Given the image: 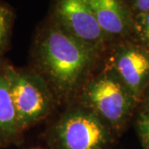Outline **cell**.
I'll list each match as a JSON object with an SVG mask.
<instances>
[{"label": "cell", "mask_w": 149, "mask_h": 149, "mask_svg": "<svg viewBox=\"0 0 149 149\" xmlns=\"http://www.w3.org/2000/svg\"><path fill=\"white\" fill-rule=\"evenodd\" d=\"M95 52L60 25L47 29L38 46L42 69L61 92L73 91L80 83L91 66Z\"/></svg>", "instance_id": "1"}, {"label": "cell", "mask_w": 149, "mask_h": 149, "mask_svg": "<svg viewBox=\"0 0 149 149\" xmlns=\"http://www.w3.org/2000/svg\"><path fill=\"white\" fill-rule=\"evenodd\" d=\"M86 104L100 118L113 126L126 121L135 100L113 74H104L90 82L84 92Z\"/></svg>", "instance_id": "2"}, {"label": "cell", "mask_w": 149, "mask_h": 149, "mask_svg": "<svg viewBox=\"0 0 149 149\" xmlns=\"http://www.w3.org/2000/svg\"><path fill=\"white\" fill-rule=\"evenodd\" d=\"M19 128L28 127L47 114L52 97L41 78L22 73L12 67L5 69Z\"/></svg>", "instance_id": "3"}, {"label": "cell", "mask_w": 149, "mask_h": 149, "mask_svg": "<svg viewBox=\"0 0 149 149\" xmlns=\"http://www.w3.org/2000/svg\"><path fill=\"white\" fill-rule=\"evenodd\" d=\"M60 149H104L109 131L95 113L75 110L65 114L56 126Z\"/></svg>", "instance_id": "4"}, {"label": "cell", "mask_w": 149, "mask_h": 149, "mask_svg": "<svg viewBox=\"0 0 149 149\" xmlns=\"http://www.w3.org/2000/svg\"><path fill=\"white\" fill-rule=\"evenodd\" d=\"M56 15L61 27L95 51L105 42L106 35L86 0H57Z\"/></svg>", "instance_id": "5"}, {"label": "cell", "mask_w": 149, "mask_h": 149, "mask_svg": "<svg viewBox=\"0 0 149 149\" xmlns=\"http://www.w3.org/2000/svg\"><path fill=\"white\" fill-rule=\"evenodd\" d=\"M113 74L138 101L149 81V50L128 44L118 48L113 57Z\"/></svg>", "instance_id": "6"}, {"label": "cell", "mask_w": 149, "mask_h": 149, "mask_svg": "<svg viewBox=\"0 0 149 149\" xmlns=\"http://www.w3.org/2000/svg\"><path fill=\"white\" fill-rule=\"evenodd\" d=\"M107 37H124L133 30V15L125 0H86Z\"/></svg>", "instance_id": "7"}, {"label": "cell", "mask_w": 149, "mask_h": 149, "mask_svg": "<svg viewBox=\"0 0 149 149\" xmlns=\"http://www.w3.org/2000/svg\"><path fill=\"white\" fill-rule=\"evenodd\" d=\"M16 112L6 72H0V137L8 138L19 131Z\"/></svg>", "instance_id": "8"}, {"label": "cell", "mask_w": 149, "mask_h": 149, "mask_svg": "<svg viewBox=\"0 0 149 149\" xmlns=\"http://www.w3.org/2000/svg\"><path fill=\"white\" fill-rule=\"evenodd\" d=\"M133 31L145 46L149 47V10L133 17Z\"/></svg>", "instance_id": "9"}, {"label": "cell", "mask_w": 149, "mask_h": 149, "mask_svg": "<svg viewBox=\"0 0 149 149\" xmlns=\"http://www.w3.org/2000/svg\"><path fill=\"white\" fill-rule=\"evenodd\" d=\"M12 13L4 5L0 4V51L3 48L9 34Z\"/></svg>", "instance_id": "10"}, {"label": "cell", "mask_w": 149, "mask_h": 149, "mask_svg": "<svg viewBox=\"0 0 149 149\" xmlns=\"http://www.w3.org/2000/svg\"><path fill=\"white\" fill-rule=\"evenodd\" d=\"M138 128L144 149H149V113H143L139 117Z\"/></svg>", "instance_id": "11"}, {"label": "cell", "mask_w": 149, "mask_h": 149, "mask_svg": "<svg viewBox=\"0 0 149 149\" xmlns=\"http://www.w3.org/2000/svg\"><path fill=\"white\" fill-rule=\"evenodd\" d=\"M131 10L133 17L149 10V0H132Z\"/></svg>", "instance_id": "12"}, {"label": "cell", "mask_w": 149, "mask_h": 149, "mask_svg": "<svg viewBox=\"0 0 149 149\" xmlns=\"http://www.w3.org/2000/svg\"><path fill=\"white\" fill-rule=\"evenodd\" d=\"M147 100H148V103L149 104V86H148V95H147Z\"/></svg>", "instance_id": "13"}]
</instances>
